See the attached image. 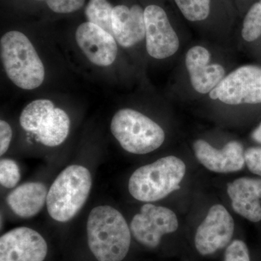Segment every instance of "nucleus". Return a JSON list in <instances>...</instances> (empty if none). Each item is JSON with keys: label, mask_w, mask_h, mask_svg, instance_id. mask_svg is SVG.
<instances>
[{"label": "nucleus", "mask_w": 261, "mask_h": 261, "mask_svg": "<svg viewBox=\"0 0 261 261\" xmlns=\"http://www.w3.org/2000/svg\"><path fill=\"white\" fill-rule=\"evenodd\" d=\"M90 251L98 261H122L129 250L132 233L117 209L99 205L89 213L87 224Z\"/></svg>", "instance_id": "obj_1"}, {"label": "nucleus", "mask_w": 261, "mask_h": 261, "mask_svg": "<svg viewBox=\"0 0 261 261\" xmlns=\"http://www.w3.org/2000/svg\"><path fill=\"white\" fill-rule=\"evenodd\" d=\"M0 54L7 75L19 88L32 90L42 85L45 77L44 65L23 33L11 31L4 34Z\"/></svg>", "instance_id": "obj_2"}, {"label": "nucleus", "mask_w": 261, "mask_h": 261, "mask_svg": "<svg viewBox=\"0 0 261 261\" xmlns=\"http://www.w3.org/2000/svg\"><path fill=\"white\" fill-rule=\"evenodd\" d=\"M186 165L176 156L163 157L137 168L128 181V191L141 202L162 200L176 190L185 177Z\"/></svg>", "instance_id": "obj_3"}, {"label": "nucleus", "mask_w": 261, "mask_h": 261, "mask_svg": "<svg viewBox=\"0 0 261 261\" xmlns=\"http://www.w3.org/2000/svg\"><path fill=\"white\" fill-rule=\"evenodd\" d=\"M90 171L80 165H71L57 176L48 191L47 209L51 219L65 223L78 214L92 189Z\"/></svg>", "instance_id": "obj_4"}, {"label": "nucleus", "mask_w": 261, "mask_h": 261, "mask_svg": "<svg viewBox=\"0 0 261 261\" xmlns=\"http://www.w3.org/2000/svg\"><path fill=\"white\" fill-rule=\"evenodd\" d=\"M111 130L123 149L145 154L159 149L164 142V130L156 122L135 110L124 108L113 116Z\"/></svg>", "instance_id": "obj_5"}, {"label": "nucleus", "mask_w": 261, "mask_h": 261, "mask_svg": "<svg viewBox=\"0 0 261 261\" xmlns=\"http://www.w3.org/2000/svg\"><path fill=\"white\" fill-rule=\"evenodd\" d=\"M20 124L32 132L37 140L47 147L63 143L69 134L70 121L61 108H55L49 99H40L27 105L20 116Z\"/></svg>", "instance_id": "obj_6"}, {"label": "nucleus", "mask_w": 261, "mask_h": 261, "mask_svg": "<svg viewBox=\"0 0 261 261\" xmlns=\"http://www.w3.org/2000/svg\"><path fill=\"white\" fill-rule=\"evenodd\" d=\"M209 96L230 106L261 103V67L247 65L237 68Z\"/></svg>", "instance_id": "obj_7"}, {"label": "nucleus", "mask_w": 261, "mask_h": 261, "mask_svg": "<svg viewBox=\"0 0 261 261\" xmlns=\"http://www.w3.org/2000/svg\"><path fill=\"white\" fill-rule=\"evenodd\" d=\"M178 228L176 215L171 209L146 203L136 214L130 225V233L140 245L147 248L159 246L163 236L175 232Z\"/></svg>", "instance_id": "obj_8"}, {"label": "nucleus", "mask_w": 261, "mask_h": 261, "mask_svg": "<svg viewBox=\"0 0 261 261\" xmlns=\"http://www.w3.org/2000/svg\"><path fill=\"white\" fill-rule=\"evenodd\" d=\"M234 221L226 207L216 204L211 207L203 222L197 228L195 246L202 256L213 255L231 243Z\"/></svg>", "instance_id": "obj_9"}, {"label": "nucleus", "mask_w": 261, "mask_h": 261, "mask_svg": "<svg viewBox=\"0 0 261 261\" xmlns=\"http://www.w3.org/2000/svg\"><path fill=\"white\" fill-rule=\"evenodd\" d=\"M146 48L151 57L166 59L176 54L179 49V39L166 11L157 5L145 9Z\"/></svg>", "instance_id": "obj_10"}, {"label": "nucleus", "mask_w": 261, "mask_h": 261, "mask_svg": "<svg viewBox=\"0 0 261 261\" xmlns=\"http://www.w3.org/2000/svg\"><path fill=\"white\" fill-rule=\"evenodd\" d=\"M47 252V242L32 228H13L0 238V261H44Z\"/></svg>", "instance_id": "obj_11"}, {"label": "nucleus", "mask_w": 261, "mask_h": 261, "mask_svg": "<svg viewBox=\"0 0 261 261\" xmlns=\"http://www.w3.org/2000/svg\"><path fill=\"white\" fill-rule=\"evenodd\" d=\"M75 41L86 58L94 65L107 67L116 61V39L95 24L89 21L81 24L75 32Z\"/></svg>", "instance_id": "obj_12"}, {"label": "nucleus", "mask_w": 261, "mask_h": 261, "mask_svg": "<svg viewBox=\"0 0 261 261\" xmlns=\"http://www.w3.org/2000/svg\"><path fill=\"white\" fill-rule=\"evenodd\" d=\"M193 148L199 162L214 172H236L245 166V152L238 141H231L222 149H218L206 141L198 140L194 143Z\"/></svg>", "instance_id": "obj_13"}, {"label": "nucleus", "mask_w": 261, "mask_h": 261, "mask_svg": "<svg viewBox=\"0 0 261 261\" xmlns=\"http://www.w3.org/2000/svg\"><path fill=\"white\" fill-rule=\"evenodd\" d=\"M211 53L202 46L189 49L185 64L193 89L198 93H210L225 78L226 71L222 65L210 64Z\"/></svg>", "instance_id": "obj_14"}, {"label": "nucleus", "mask_w": 261, "mask_h": 261, "mask_svg": "<svg viewBox=\"0 0 261 261\" xmlns=\"http://www.w3.org/2000/svg\"><path fill=\"white\" fill-rule=\"evenodd\" d=\"M113 37L122 47L130 48L145 38V10L139 5H116L112 17Z\"/></svg>", "instance_id": "obj_15"}, {"label": "nucleus", "mask_w": 261, "mask_h": 261, "mask_svg": "<svg viewBox=\"0 0 261 261\" xmlns=\"http://www.w3.org/2000/svg\"><path fill=\"white\" fill-rule=\"evenodd\" d=\"M233 211L251 222L261 221V178L243 177L228 184Z\"/></svg>", "instance_id": "obj_16"}, {"label": "nucleus", "mask_w": 261, "mask_h": 261, "mask_svg": "<svg viewBox=\"0 0 261 261\" xmlns=\"http://www.w3.org/2000/svg\"><path fill=\"white\" fill-rule=\"evenodd\" d=\"M47 186L42 182H27L10 192L7 203L19 217L29 219L42 210L47 203Z\"/></svg>", "instance_id": "obj_17"}, {"label": "nucleus", "mask_w": 261, "mask_h": 261, "mask_svg": "<svg viewBox=\"0 0 261 261\" xmlns=\"http://www.w3.org/2000/svg\"><path fill=\"white\" fill-rule=\"evenodd\" d=\"M113 7L108 0H89L85 8V15L89 22L95 24L113 36Z\"/></svg>", "instance_id": "obj_18"}, {"label": "nucleus", "mask_w": 261, "mask_h": 261, "mask_svg": "<svg viewBox=\"0 0 261 261\" xmlns=\"http://www.w3.org/2000/svg\"><path fill=\"white\" fill-rule=\"evenodd\" d=\"M187 20L191 22L202 21L211 13V0H174Z\"/></svg>", "instance_id": "obj_19"}, {"label": "nucleus", "mask_w": 261, "mask_h": 261, "mask_svg": "<svg viewBox=\"0 0 261 261\" xmlns=\"http://www.w3.org/2000/svg\"><path fill=\"white\" fill-rule=\"evenodd\" d=\"M261 36V0L248 10L244 19L242 37L246 42L256 40Z\"/></svg>", "instance_id": "obj_20"}, {"label": "nucleus", "mask_w": 261, "mask_h": 261, "mask_svg": "<svg viewBox=\"0 0 261 261\" xmlns=\"http://www.w3.org/2000/svg\"><path fill=\"white\" fill-rule=\"evenodd\" d=\"M20 179L18 165L13 160L3 159L0 161V183L5 188H13Z\"/></svg>", "instance_id": "obj_21"}, {"label": "nucleus", "mask_w": 261, "mask_h": 261, "mask_svg": "<svg viewBox=\"0 0 261 261\" xmlns=\"http://www.w3.org/2000/svg\"><path fill=\"white\" fill-rule=\"evenodd\" d=\"M223 261H250L248 247L243 240H234L225 250Z\"/></svg>", "instance_id": "obj_22"}, {"label": "nucleus", "mask_w": 261, "mask_h": 261, "mask_svg": "<svg viewBox=\"0 0 261 261\" xmlns=\"http://www.w3.org/2000/svg\"><path fill=\"white\" fill-rule=\"evenodd\" d=\"M45 1L49 9L56 13L68 14L78 11L85 3V0H38Z\"/></svg>", "instance_id": "obj_23"}, {"label": "nucleus", "mask_w": 261, "mask_h": 261, "mask_svg": "<svg viewBox=\"0 0 261 261\" xmlns=\"http://www.w3.org/2000/svg\"><path fill=\"white\" fill-rule=\"evenodd\" d=\"M244 155L248 169L261 176V147H250L245 151Z\"/></svg>", "instance_id": "obj_24"}, {"label": "nucleus", "mask_w": 261, "mask_h": 261, "mask_svg": "<svg viewBox=\"0 0 261 261\" xmlns=\"http://www.w3.org/2000/svg\"><path fill=\"white\" fill-rule=\"evenodd\" d=\"M13 137V130L9 123L1 120L0 121V154L2 156L8 151Z\"/></svg>", "instance_id": "obj_25"}, {"label": "nucleus", "mask_w": 261, "mask_h": 261, "mask_svg": "<svg viewBox=\"0 0 261 261\" xmlns=\"http://www.w3.org/2000/svg\"><path fill=\"white\" fill-rule=\"evenodd\" d=\"M252 138L255 142L261 144V123L254 130V132H252Z\"/></svg>", "instance_id": "obj_26"}]
</instances>
